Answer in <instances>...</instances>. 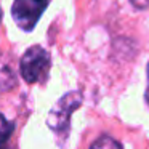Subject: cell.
<instances>
[{"label":"cell","mask_w":149,"mask_h":149,"mask_svg":"<svg viewBox=\"0 0 149 149\" xmlns=\"http://www.w3.org/2000/svg\"><path fill=\"white\" fill-rule=\"evenodd\" d=\"M148 77H149V64H148Z\"/></svg>","instance_id":"9"},{"label":"cell","mask_w":149,"mask_h":149,"mask_svg":"<svg viewBox=\"0 0 149 149\" xmlns=\"http://www.w3.org/2000/svg\"><path fill=\"white\" fill-rule=\"evenodd\" d=\"M13 133V125L0 114V149H10L8 148V141Z\"/></svg>","instance_id":"5"},{"label":"cell","mask_w":149,"mask_h":149,"mask_svg":"<svg viewBox=\"0 0 149 149\" xmlns=\"http://www.w3.org/2000/svg\"><path fill=\"white\" fill-rule=\"evenodd\" d=\"M146 101H148V104H149V88H148V91H146Z\"/></svg>","instance_id":"8"},{"label":"cell","mask_w":149,"mask_h":149,"mask_svg":"<svg viewBox=\"0 0 149 149\" xmlns=\"http://www.w3.org/2000/svg\"><path fill=\"white\" fill-rule=\"evenodd\" d=\"M47 5L48 0H15L11 7L15 23L23 31H32Z\"/></svg>","instance_id":"3"},{"label":"cell","mask_w":149,"mask_h":149,"mask_svg":"<svg viewBox=\"0 0 149 149\" xmlns=\"http://www.w3.org/2000/svg\"><path fill=\"white\" fill-rule=\"evenodd\" d=\"M0 19H2V10H0Z\"/></svg>","instance_id":"10"},{"label":"cell","mask_w":149,"mask_h":149,"mask_svg":"<svg viewBox=\"0 0 149 149\" xmlns=\"http://www.w3.org/2000/svg\"><path fill=\"white\" fill-rule=\"evenodd\" d=\"M90 149H122V146L111 136H101L91 144Z\"/></svg>","instance_id":"6"},{"label":"cell","mask_w":149,"mask_h":149,"mask_svg":"<svg viewBox=\"0 0 149 149\" xmlns=\"http://www.w3.org/2000/svg\"><path fill=\"white\" fill-rule=\"evenodd\" d=\"M19 71L27 84H37L47 77L50 71V55L42 47H31L21 58Z\"/></svg>","instance_id":"2"},{"label":"cell","mask_w":149,"mask_h":149,"mask_svg":"<svg viewBox=\"0 0 149 149\" xmlns=\"http://www.w3.org/2000/svg\"><path fill=\"white\" fill-rule=\"evenodd\" d=\"M133 3V7L139 8V10H144V8H149V0H130Z\"/></svg>","instance_id":"7"},{"label":"cell","mask_w":149,"mask_h":149,"mask_svg":"<svg viewBox=\"0 0 149 149\" xmlns=\"http://www.w3.org/2000/svg\"><path fill=\"white\" fill-rule=\"evenodd\" d=\"M16 79L8 66H0V91H8L15 87Z\"/></svg>","instance_id":"4"},{"label":"cell","mask_w":149,"mask_h":149,"mask_svg":"<svg viewBox=\"0 0 149 149\" xmlns=\"http://www.w3.org/2000/svg\"><path fill=\"white\" fill-rule=\"evenodd\" d=\"M82 104V95L79 91H71V93L64 95L58 103L55 104L48 114L47 123L55 133L59 136H66L69 132V122H71V116L75 109Z\"/></svg>","instance_id":"1"}]
</instances>
